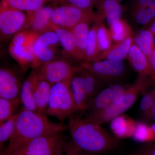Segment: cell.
<instances>
[{
  "mask_svg": "<svg viewBox=\"0 0 155 155\" xmlns=\"http://www.w3.org/2000/svg\"><path fill=\"white\" fill-rule=\"evenodd\" d=\"M68 127L72 142L84 155L109 152L119 146L116 137L87 117L72 115L69 118Z\"/></svg>",
  "mask_w": 155,
  "mask_h": 155,
  "instance_id": "1",
  "label": "cell"
},
{
  "mask_svg": "<svg viewBox=\"0 0 155 155\" xmlns=\"http://www.w3.org/2000/svg\"><path fill=\"white\" fill-rule=\"evenodd\" d=\"M65 127L61 123L50 121L47 115L29 111L22 108L18 112L14 132L8 145L1 155H9L35 139L60 133Z\"/></svg>",
  "mask_w": 155,
  "mask_h": 155,
  "instance_id": "2",
  "label": "cell"
},
{
  "mask_svg": "<svg viewBox=\"0 0 155 155\" xmlns=\"http://www.w3.org/2000/svg\"><path fill=\"white\" fill-rule=\"evenodd\" d=\"M155 84V81L151 78L139 75L133 85L126 89L125 97L120 105L110 104L103 110L90 114L87 118L100 125L112 121L131 107L140 93L144 92L150 86Z\"/></svg>",
  "mask_w": 155,
  "mask_h": 155,
  "instance_id": "3",
  "label": "cell"
},
{
  "mask_svg": "<svg viewBox=\"0 0 155 155\" xmlns=\"http://www.w3.org/2000/svg\"><path fill=\"white\" fill-rule=\"evenodd\" d=\"M71 78L52 85L47 116L57 118L61 122L69 119L75 113V105L72 96Z\"/></svg>",
  "mask_w": 155,
  "mask_h": 155,
  "instance_id": "4",
  "label": "cell"
},
{
  "mask_svg": "<svg viewBox=\"0 0 155 155\" xmlns=\"http://www.w3.org/2000/svg\"><path fill=\"white\" fill-rule=\"evenodd\" d=\"M67 142L62 132L42 136L9 155H59Z\"/></svg>",
  "mask_w": 155,
  "mask_h": 155,
  "instance_id": "5",
  "label": "cell"
},
{
  "mask_svg": "<svg viewBox=\"0 0 155 155\" xmlns=\"http://www.w3.org/2000/svg\"><path fill=\"white\" fill-rule=\"evenodd\" d=\"M97 19L93 10H85L64 4L55 8L52 14V23L60 28L72 30L81 22H92Z\"/></svg>",
  "mask_w": 155,
  "mask_h": 155,
  "instance_id": "6",
  "label": "cell"
},
{
  "mask_svg": "<svg viewBox=\"0 0 155 155\" xmlns=\"http://www.w3.org/2000/svg\"><path fill=\"white\" fill-rule=\"evenodd\" d=\"M39 34L23 30L14 35L9 45V52L22 67L32 65L34 61V45Z\"/></svg>",
  "mask_w": 155,
  "mask_h": 155,
  "instance_id": "7",
  "label": "cell"
},
{
  "mask_svg": "<svg viewBox=\"0 0 155 155\" xmlns=\"http://www.w3.org/2000/svg\"><path fill=\"white\" fill-rule=\"evenodd\" d=\"M78 66L91 72L104 82L119 78L125 71L124 63L120 60L84 61Z\"/></svg>",
  "mask_w": 155,
  "mask_h": 155,
  "instance_id": "8",
  "label": "cell"
},
{
  "mask_svg": "<svg viewBox=\"0 0 155 155\" xmlns=\"http://www.w3.org/2000/svg\"><path fill=\"white\" fill-rule=\"evenodd\" d=\"M26 14L17 9L0 5V32L1 41L22 31L26 23Z\"/></svg>",
  "mask_w": 155,
  "mask_h": 155,
  "instance_id": "9",
  "label": "cell"
},
{
  "mask_svg": "<svg viewBox=\"0 0 155 155\" xmlns=\"http://www.w3.org/2000/svg\"><path fill=\"white\" fill-rule=\"evenodd\" d=\"M36 70L40 77L52 85L72 77L75 67L63 60L52 61L42 64Z\"/></svg>",
  "mask_w": 155,
  "mask_h": 155,
  "instance_id": "10",
  "label": "cell"
},
{
  "mask_svg": "<svg viewBox=\"0 0 155 155\" xmlns=\"http://www.w3.org/2000/svg\"><path fill=\"white\" fill-rule=\"evenodd\" d=\"M55 8L51 6H43L36 11L26 12L27 19L23 30L38 34L51 30V19Z\"/></svg>",
  "mask_w": 155,
  "mask_h": 155,
  "instance_id": "11",
  "label": "cell"
},
{
  "mask_svg": "<svg viewBox=\"0 0 155 155\" xmlns=\"http://www.w3.org/2000/svg\"><path fill=\"white\" fill-rule=\"evenodd\" d=\"M70 87L75 103V113L86 110L89 104L83 69L75 67L70 80Z\"/></svg>",
  "mask_w": 155,
  "mask_h": 155,
  "instance_id": "12",
  "label": "cell"
},
{
  "mask_svg": "<svg viewBox=\"0 0 155 155\" xmlns=\"http://www.w3.org/2000/svg\"><path fill=\"white\" fill-rule=\"evenodd\" d=\"M22 85L16 72L11 69L1 67L0 97L10 100L20 97Z\"/></svg>",
  "mask_w": 155,
  "mask_h": 155,
  "instance_id": "13",
  "label": "cell"
},
{
  "mask_svg": "<svg viewBox=\"0 0 155 155\" xmlns=\"http://www.w3.org/2000/svg\"><path fill=\"white\" fill-rule=\"evenodd\" d=\"M95 7L98 20L105 19L110 25L121 19L123 14V8L116 0H99Z\"/></svg>",
  "mask_w": 155,
  "mask_h": 155,
  "instance_id": "14",
  "label": "cell"
},
{
  "mask_svg": "<svg viewBox=\"0 0 155 155\" xmlns=\"http://www.w3.org/2000/svg\"><path fill=\"white\" fill-rule=\"evenodd\" d=\"M52 86L38 74L33 91V98L37 113L46 115Z\"/></svg>",
  "mask_w": 155,
  "mask_h": 155,
  "instance_id": "15",
  "label": "cell"
},
{
  "mask_svg": "<svg viewBox=\"0 0 155 155\" xmlns=\"http://www.w3.org/2000/svg\"><path fill=\"white\" fill-rule=\"evenodd\" d=\"M132 15L139 24H150L155 18V0H136Z\"/></svg>",
  "mask_w": 155,
  "mask_h": 155,
  "instance_id": "16",
  "label": "cell"
},
{
  "mask_svg": "<svg viewBox=\"0 0 155 155\" xmlns=\"http://www.w3.org/2000/svg\"><path fill=\"white\" fill-rule=\"evenodd\" d=\"M127 58L130 66L139 75L152 78L148 59L134 42L130 47Z\"/></svg>",
  "mask_w": 155,
  "mask_h": 155,
  "instance_id": "17",
  "label": "cell"
},
{
  "mask_svg": "<svg viewBox=\"0 0 155 155\" xmlns=\"http://www.w3.org/2000/svg\"><path fill=\"white\" fill-rule=\"evenodd\" d=\"M134 43L133 38H128L125 41L112 45L110 47L102 52L94 59V61L111 60H123L127 58L130 47Z\"/></svg>",
  "mask_w": 155,
  "mask_h": 155,
  "instance_id": "18",
  "label": "cell"
},
{
  "mask_svg": "<svg viewBox=\"0 0 155 155\" xmlns=\"http://www.w3.org/2000/svg\"><path fill=\"white\" fill-rule=\"evenodd\" d=\"M92 22H81L76 25L72 29V31L76 40V49L74 58L78 60H84L87 44L89 32L90 25Z\"/></svg>",
  "mask_w": 155,
  "mask_h": 155,
  "instance_id": "19",
  "label": "cell"
},
{
  "mask_svg": "<svg viewBox=\"0 0 155 155\" xmlns=\"http://www.w3.org/2000/svg\"><path fill=\"white\" fill-rule=\"evenodd\" d=\"M37 77L36 71L31 72L22 83L19 95L23 108L34 112H37L33 98V89Z\"/></svg>",
  "mask_w": 155,
  "mask_h": 155,
  "instance_id": "20",
  "label": "cell"
},
{
  "mask_svg": "<svg viewBox=\"0 0 155 155\" xmlns=\"http://www.w3.org/2000/svg\"><path fill=\"white\" fill-rule=\"evenodd\" d=\"M135 125L131 119L120 115L112 120L111 129L116 138H127L133 135Z\"/></svg>",
  "mask_w": 155,
  "mask_h": 155,
  "instance_id": "21",
  "label": "cell"
},
{
  "mask_svg": "<svg viewBox=\"0 0 155 155\" xmlns=\"http://www.w3.org/2000/svg\"><path fill=\"white\" fill-rule=\"evenodd\" d=\"M134 42L149 59L155 48V35L149 29L139 31L133 38Z\"/></svg>",
  "mask_w": 155,
  "mask_h": 155,
  "instance_id": "22",
  "label": "cell"
},
{
  "mask_svg": "<svg viewBox=\"0 0 155 155\" xmlns=\"http://www.w3.org/2000/svg\"><path fill=\"white\" fill-rule=\"evenodd\" d=\"M51 30L55 32L64 51L74 58L76 49V40L72 30L60 28L53 24Z\"/></svg>",
  "mask_w": 155,
  "mask_h": 155,
  "instance_id": "23",
  "label": "cell"
},
{
  "mask_svg": "<svg viewBox=\"0 0 155 155\" xmlns=\"http://www.w3.org/2000/svg\"><path fill=\"white\" fill-rule=\"evenodd\" d=\"M112 102L110 86L102 90L89 104L86 110L88 115L97 113L106 109Z\"/></svg>",
  "mask_w": 155,
  "mask_h": 155,
  "instance_id": "24",
  "label": "cell"
},
{
  "mask_svg": "<svg viewBox=\"0 0 155 155\" xmlns=\"http://www.w3.org/2000/svg\"><path fill=\"white\" fill-rule=\"evenodd\" d=\"M51 0H2L0 5L11 7L25 12L36 11Z\"/></svg>",
  "mask_w": 155,
  "mask_h": 155,
  "instance_id": "25",
  "label": "cell"
},
{
  "mask_svg": "<svg viewBox=\"0 0 155 155\" xmlns=\"http://www.w3.org/2000/svg\"><path fill=\"white\" fill-rule=\"evenodd\" d=\"M110 31L113 41L119 43L132 37V30L130 25L125 19H120L110 25Z\"/></svg>",
  "mask_w": 155,
  "mask_h": 155,
  "instance_id": "26",
  "label": "cell"
},
{
  "mask_svg": "<svg viewBox=\"0 0 155 155\" xmlns=\"http://www.w3.org/2000/svg\"><path fill=\"white\" fill-rule=\"evenodd\" d=\"M82 69L89 102L90 103L101 91V88L104 82L92 74L91 72H88L83 68Z\"/></svg>",
  "mask_w": 155,
  "mask_h": 155,
  "instance_id": "27",
  "label": "cell"
},
{
  "mask_svg": "<svg viewBox=\"0 0 155 155\" xmlns=\"http://www.w3.org/2000/svg\"><path fill=\"white\" fill-rule=\"evenodd\" d=\"M95 23L90 29L87 44L85 61H92L97 57L100 52L97 40V23L96 20Z\"/></svg>",
  "mask_w": 155,
  "mask_h": 155,
  "instance_id": "28",
  "label": "cell"
},
{
  "mask_svg": "<svg viewBox=\"0 0 155 155\" xmlns=\"http://www.w3.org/2000/svg\"><path fill=\"white\" fill-rule=\"evenodd\" d=\"M21 104L20 97L10 100L0 97V124L11 118L14 115L16 109Z\"/></svg>",
  "mask_w": 155,
  "mask_h": 155,
  "instance_id": "29",
  "label": "cell"
},
{
  "mask_svg": "<svg viewBox=\"0 0 155 155\" xmlns=\"http://www.w3.org/2000/svg\"><path fill=\"white\" fill-rule=\"evenodd\" d=\"M97 23V40L100 53L107 50L112 45L113 39L110 31L102 24L101 21L96 20Z\"/></svg>",
  "mask_w": 155,
  "mask_h": 155,
  "instance_id": "30",
  "label": "cell"
},
{
  "mask_svg": "<svg viewBox=\"0 0 155 155\" xmlns=\"http://www.w3.org/2000/svg\"><path fill=\"white\" fill-rule=\"evenodd\" d=\"M60 44L55 32L52 30L39 35L34 45V51L48 47H55Z\"/></svg>",
  "mask_w": 155,
  "mask_h": 155,
  "instance_id": "31",
  "label": "cell"
},
{
  "mask_svg": "<svg viewBox=\"0 0 155 155\" xmlns=\"http://www.w3.org/2000/svg\"><path fill=\"white\" fill-rule=\"evenodd\" d=\"M18 113L14 114L11 118L1 125L0 127V143H3L10 139L14 132Z\"/></svg>",
  "mask_w": 155,
  "mask_h": 155,
  "instance_id": "32",
  "label": "cell"
},
{
  "mask_svg": "<svg viewBox=\"0 0 155 155\" xmlns=\"http://www.w3.org/2000/svg\"><path fill=\"white\" fill-rule=\"evenodd\" d=\"M132 137L137 141L150 142L149 126L143 122L136 123L135 128Z\"/></svg>",
  "mask_w": 155,
  "mask_h": 155,
  "instance_id": "33",
  "label": "cell"
},
{
  "mask_svg": "<svg viewBox=\"0 0 155 155\" xmlns=\"http://www.w3.org/2000/svg\"><path fill=\"white\" fill-rule=\"evenodd\" d=\"M140 104V110L144 115L147 113L155 101V89L145 91Z\"/></svg>",
  "mask_w": 155,
  "mask_h": 155,
  "instance_id": "34",
  "label": "cell"
},
{
  "mask_svg": "<svg viewBox=\"0 0 155 155\" xmlns=\"http://www.w3.org/2000/svg\"><path fill=\"white\" fill-rule=\"evenodd\" d=\"M99 0H58L57 2L69 4L85 10H93Z\"/></svg>",
  "mask_w": 155,
  "mask_h": 155,
  "instance_id": "35",
  "label": "cell"
},
{
  "mask_svg": "<svg viewBox=\"0 0 155 155\" xmlns=\"http://www.w3.org/2000/svg\"><path fill=\"white\" fill-rule=\"evenodd\" d=\"M112 91V102L114 105L119 106L122 104L126 89L120 84H116L110 86Z\"/></svg>",
  "mask_w": 155,
  "mask_h": 155,
  "instance_id": "36",
  "label": "cell"
},
{
  "mask_svg": "<svg viewBox=\"0 0 155 155\" xmlns=\"http://www.w3.org/2000/svg\"><path fill=\"white\" fill-rule=\"evenodd\" d=\"M132 155H155V141L148 143L136 150Z\"/></svg>",
  "mask_w": 155,
  "mask_h": 155,
  "instance_id": "37",
  "label": "cell"
},
{
  "mask_svg": "<svg viewBox=\"0 0 155 155\" xmlns=\"http://www.w3.org/2000/svg\"><path fill=\"white\" fill-rule=\"evenodd\" d=\"M59 155H84L81 152L71 141H67L62 152Z\"/></svg>",
  "mask_w": 155,
  "mask_h": 155,
  "instance_id": "38",
  "label": "cell"
},
{
  "mask_svg": "<svg viewBox=\"0 0 155 155\" xmlns=\"http://www.w3.org/2000/svg\"><path fill=\"white\" fill-rule=\"evenodd\" d=\"M152 77L155 82V48L149 59Z\"/></svg>",
  "mask_w": 155,
  "mask_h": 155,
  "instance_id": "39",
  "label": "cell"
},
{
  "mask_svg": "<svg viewBox=\"0 0 155 155\" xmlns=\"http://www.w3.org/2000/svg\"><path fill=\"white\" fill-rule=\"evenodd\" d=\"M147 119L152 121H155V101L151 107L144 115Z\"/></svg>",
  "mask_w": 155,
  "mask_h": 155,
  "instance_id": "40",
  "label": "cell"
},
{
  "mask_svg": "<svg viewBox=\"0 0 155 155\" xmlns=\"http://www.w3.org/2000/svg\"><path fill=\"white\" fill-rule=\"evenodd\" d=\"M150 142L155 141V123L150 125Z\"/></svg>",
  "mask_w": 155,
  "mask_h": 155,
  "instance_id": "41",
  "label": "cell"
},
{
  "mask_svg": "<svg viewBox=\"0 0 155 155\" xmlns=\"http://www.w3.org/2000/svg\"><path fill=\"white\" fill-rule=\"evenodd\" d=\"M148 29H149L153 34L155 35V18L150 22V26Z\"/></svg>",
  "mask_w": 155,
  "mask_h": 155,
  "instance_id": "42",
  "label": "cell"
},
{
  "mask_svg": "<svg viewBox=\"0 0 155 155\" xmlns=\"http://www.w3.org/2000/svg\"><path fill=\"white\" fill-rule=\"evenodd\" d=\"M58 0H51V1H53V2H58Z\"/></svg>",
  "mask_w": 155,
  "mask_h": 155,
  "instance_id": "43",
  "label": "cell"
},
{
  "mask_svg": "<svg viewBox=\"0 0 155 155\" xmlns=\"http://www.w3.org/2000/svg\"><path fill=\"white\" fill-rule=\"evenodd\" d=\"M116 1H118V2H122V1H124V0H116Z\"/></svg>",
  "mask_w": 155,
  "mask_h": 155,
  "instance_id": "44",
  "label": "cell"
}]
</instances>
